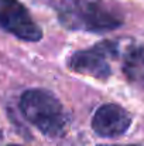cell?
Listing matches in <instances>:
<instances>
[{
    "instance_id": "1",
    "label": "cell",
    "mask_w": 144,
    "mask_h": 146,
    "mask_svg": "<svg viewBox=\"0 0 144 146\" xmlns=\"http://www.w3.org/2000/svg\"><path fill=\"white\" fill-rule=\"evenodd\" d=\"M58 19L69 30L105 33L122 26L120 13L105 0H62Z\"/></svg>"
},
{
    "instance_id": "2",
    "label": "cell",
    "mask_w": 144,
    "mask_h": 146,
    "mask_svg": "<svg viewBox=\"0 0 144 146\" xmlns=\"http://www.w3.org/2000/svg\"><path fill=\"white\" fill-rule=\"evenodd\" d=\"M20 108L28 122L47 136H59L66 131L69 118L58 98L44 90H28L20 99Z\"/></svg>"
},
{
    "instance_id": "3",
    "label": "cell",
    "mask_w": 144,
    "mask_h": 146,
    "mask_svg": "<svg viewBox=\"0 0 144 146\" xmlns=\"http://www.w3.org/2000/svg\"><path fill=\"white\" fill-rule=\"evenodd\" d=\"M117 55V44L113 41H102L92 48L82 50L72 54L68 60V67L82 75H89L96 80H107L110 75L109 61Z\"/></svg>"
},
{
    "instance_id": "4",
    "label": "cell",
    "mask_w": 144,
    "mask_h": 146,
    "mask_svg": "<svg viewBox=\"0 0 144 146\" xmlns=\"http://www.w3.org/2000/svg\"><path fill=\"white\" fill-rule=\"evenodd\" d=\"M0 27L27 41H38L41 29L18 0H0Z\"/></svg>"
},
{
    "instance_id": "5",
    "label": "cell",
    "mask_w": 144,
    "mask_h": 146,
    "mask_svg": "<svg viewBox=\"0 0 144 146\" xmlns=\"http://www.w3.org/2000/svg\"><path fill=\"white\" fill-rule=\"evenodd\" d=\"M132 125L130 113L116 105L106 104L97 108L92 118V129L102 138H116L123 135Z\"/></svg>"
},
{
    "instance_id": "6",
    "label": "cell",
    "mask_w": 144,
    "mask_h": 146,
    "mask_svg": "<svg viewBox=\"0 0 144 146\" xmlns=\"http://www.w3.org/2000/svg\"><path fill=\"white\" fill-rule=\"evenodd\" d=\"M123 72L130 82L144 88V47H132L124 54Z\"/></svg>"
},
{
    "instance_id": "7",
    "label": "cell",
    "mask_w": 144,
    "mask_h": 146,
    "mask_svg": "<svg viewBox=\"0 0 144 146\" xmlns=\"http://www.w3.org/2000/svg\"><path fill=\"white\" fill-rule=\"evenodd\" d=\"M1 141H3V133L0 132V142H1Z\"/></svg>"
},
{
    "instance_id": "8",
    "label": "cell",
    "mask_w": 144,
    "mask_h": 146,
    "mask_svg": "<svg viewBox=\"0 0 144 146\" xmlns=\"http://www.w3.org/2000/svg\"><path fill=\"white\" fill-rule=\"evenodd\" d=\"M112 146H119V145H112ZM126 146H136V145H126Z\"/></svg>"
},
{
    "instance_id": "9",
    "label": "cell",
    "mask_w": 144,
    "mask_h": 146,
    "mask_svg": "<svg viewBox=\"0 0 144 146\" xmlns=\"http://www.w3.org/2000/svg\"><path fill=\"white\" fill-rule=\"evenodd\" d=\"M11 146H16V145H11Z\"/></svg>"
}]
</instances>
